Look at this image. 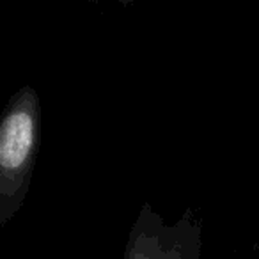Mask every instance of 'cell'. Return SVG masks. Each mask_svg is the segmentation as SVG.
Returning a JSON list of instances; mask_svg holds the SVG:
<instances>
[{
    "label": "cell",
    "mask_w": 259,
    "mask_h": 259,
    "mask_svg": "<svg viewBox=\"0 0 259 259\" xmlns=\"http://www.w3.org/2000/svg\"><path fill=\"white\" fill-rule=\"evenodd\" d=\"M257 254H259V245H257Z\"/></svg>",
    "instance_id": "cell-3"
},
{
    "label": "cell",
    "mask_w": 259,
    "mask_h": 259,
    "mask_svg": "<svg viewBox=\"0 0 259 259\" xmlns=\"http://www.w3.org/2000/svg\"><path fill=\"white\" fill-rule=\"evenodd\" d=\"M43 134V108L37 91L22 85L0 119V227L25 204Z\"/></svg>",
    "instance_id": "cell-1"
},
{
    "label": "cell",
    "mask_w": 259,
    "mask_h": 259,
    "mask_svg": "<svg viewBox=\"0 0 259 259\" xmlns=\"http://www.w3.org/2000/svg\"><path fill=\"white\" fill-rule=\"evenodd\" d=\"M202 215L187 208L180 219L167 224L165 219L144 202L132 224L122 259H201Z\"/></svg>",
    "instance_id": "cell-2"
}]
</instances>
